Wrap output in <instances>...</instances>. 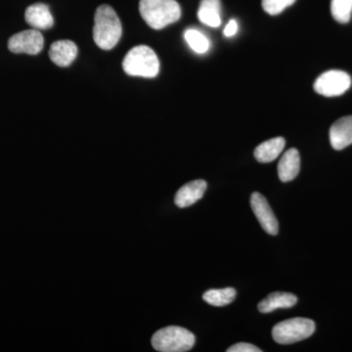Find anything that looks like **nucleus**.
I'll use <instances>...</instances> for the list:
<instances>
[{
	"instance_id": "nucleus-6",
	"label": "nucleus",
	"mask_w": 352,
	"mask_h": 352,
	"mask_svg": "<svg viewBox=\"0 0 352 352\" xmlns=\"http://www.w3.org/2000/svg\"><path fill=\"white\" fill-rule=\"evenodd\" d=\"M351 87V78L346 72L339 69L325 72L317 78L314 90L325 97L340 96Z\"/></svg>"
},
{
	"instance_id": "nucleus-3",
	"label": "nucleus",
	"mask_w": 352,
	"mask_h": 352,
	"mask_svg": "<svg viewBox=\"0 0 352 352\" xmlns=\"http://www.w3.org/2000/svg\"><path fill=\"white\" fill-rule=\"evenodd\" d=\"M124 73L131 76L156 78L160 71V62L156 53L146 45L132 48L122 61Z\"/></svg>"
},
{
	"instance_id": "nucleus-11",
	"label": "nucleus",
	"mask_w": 352,
	"mask_h": 352,
	"mask_svg": "<svg viewBox=\"0 0 352 352\" xmlns=\"http://www.w3.org/2000/svg\"><path fill=\"white\" fill-rule=\"evenodd\" d=\"M25 22L34 30H48L54 24L48 6L36 3L28 7L25 14Z\"/></svg>"
},
{
	"instance_id": "nucleus-14",
	"label": "nucleus",
	"mask_w": 352,
	"mask_h": 352,
	"mask_svg": "<svg viewBox=\"0 0 352 352\" xmlns=\"http://www.w3.org/2000/svg\"><path fill=\"white\" fill-rule=\"evenodd\" d=\"M298 298L291 293L275 292L266 296L258 303V308L261 314H270L278 308H291L295 307Z\"/></svg>"
},
{
	"instance_id": "nucleus-20",
	"label": "nucleus",
	"mask_w": 352,
	"mask_h": 352,
	"mask_svg": "<svg viewBox=\"0 0 352 352\" xmlns=\"http://www.w3.org/2000/svg\"><path fill=\"white\" fill-rule=\"evenodd\" d=\"M296 0H263V8L270 15H279L287 7L293 6Z\"/></svg>"
},
{
	"instance_id": "nucleus-22",
	"label": "nucleus",
	"mask_w": 352,
	"mask_h": 352,
	"mask_svg": "<svg viewBox=\"0 0 352 352\" xmlns=\"http://www.w3.org/2000/svg\"><path fill=\"white\" fill-rule=\"evenodd\" d=\"M238 31V23L236 20H230L228 24L226 25V29H224V36L226 38H231V36H235Z\"/></svg>"
},
{
	"instance_id": "nucleus-21",
	"label": "nucleus",
	"mask_w": 352,
	"mask_h": 352,
	"mask_svg": "<svg viewBox=\"0 0 352 352\" xmlns=\"http://www.w3.org/2000/svg\"><path fill=\"white\" fill-rule=\"evenodd\" d=\"M228 352H261V349L258 346L247 342H239V344H234L227 349Z\"/></svg>"
},
{
	"instance_id": "nucleus-16",
	"label": "nucleus",
	"mask_w": 352,
	"mask_h": 352,
	"mask_svg": "<svg viewBox=\"0 0 352 352\" xmlns=\"http://www.w3.org/2000/svg\"><path fill=\"white\" fill-rule=\"evenodd\" d=\"M198 18L208 27L217 28L221 25V2L220 0H201Z\"/></svg>"
},
{
	"instance_id": "nucleus-8",
	"label": "nucleus",
	"mask_w": 352,
	"mask_h": 352,
	"mask_svg": "<svg viewBox=\"0 0 352 352\" xmlns=\"http://www.w3.org/2000/svg\"><path fill=\"white\" fill-rule=\"evenodd\" d=\"M251 206L252 212L264 231L270 235H277L279 223L267 200L258 192H254L251 197Z\"/></svg>"
},
{
	"instance_id": "nucleus-5",
	"label": "nucleus",
	"mask_w": 352,
	"mask_h": 352,
	"mask_svg": "<svg viewBox=\"0 0 352 352\" xmlns=\"http://www.w3.org/2000/svg\"><path fill=\"white\" fill-rule=\"evenodd\" d=\"M315 323L311 319L296 317L276 324L272 329V337L280 344H291L311 337Z\"/></svg>"
},
{
	"instance_id": "nucleus-9",
	"label": "nucleus",
	"mask_w": 352,
	"mask_h": 352,
	"mask_svg": "<svg viewBox=\"0 0 352 352\" xmlns=\"http://www.w3.org/2000/svg\"><path fill=\"white\" fill-rule=\"evenodd\" d=\"M207 187V182L205 180H194V182L186 183L176 193L175 205L182 208L194 205L203 198Z\"/></svg>"
},
{
	"instance_id": "nucleus-12",
	"label": "nucleus",
	"mask_w": 352,
	"mask_h": 352,
	"mask_svg": "<svg viewBox=\"0 0 352 352\" xmlns=\"http://www.w3.org/2000/svg\"><path fill=\"white\" fill-rule=\"evenodd\" d=\"M78 55V46L72 41H58L51 44V61L59 67H68L75 61Z\"/></svg>"
},
{
	"instance_id": "nucleus-18",
	"label": "nucleus",
	"mask_w": 352,
	"mask_h": 352,
	"mask_svg": "<svg viewBox=\"0 0 352 352\" xmlns=\"http://www.w3.org/2000/svg\"><path fill=\"white\" fill-rule=\"evenodd\" d=\"M184 38L191 50L198 54H205L210 50V41L205 34L196 29H188L184 34Z\"/></svg>"
},
{
	"instance_id": "nucleus-7",
	"label": "nucleus",
	"mask_w": 352,
	"mask_h": 352,
	"mask_svg": "<svg viewBox=\"0 0 352 352\" xmlns=\"http://www.w3.org/2000/svg\"><path fill=\"white\" fill-rule=\"evenodd\" d=\"M44 39L38 30H28L18 32L8 41V48L11 52L20 54L36 55L43 50Z\"/></svg>"
},
{
	"instance_id": "nucleus-17",
	"label": "nucleus",
	"mask_w": 352,
	"mask_h": 352,
	"mask_svg": "<svg viewBox=\"0 0 352 352\" xmlns=\"http://www.w3.org/2000/svg\"><path fill=\"white\" fill-rule=\"evenodd\" d=\"M235 298L236 291L234 288L210 289L203 295L204 300L206 302L217 307L230 305Z\"/></svg>"
},
{
	"instance_id": "nucleus-2",
	"label": "nucleus",
	"mask_w": 352,
	"mask_h": 352,
	"mask_svg": "<svg viewBox=\"0 0 352 352\" xmlns=\"http://www.w3.org/2000/svg\"><path fill=\"white\" fill-rule=\"evenodd\" d=\"M139 12L149 27L162 30L180 19L182 8L175 0H140Z\"/></svg>"
},
{
	"instance_id": "nucleus-13",
	"label": "nucleus",
	"mask_w": 352,
	"mask_h": 352,
	"mask_svg": "<svg viewBox=\"0 0 352 352\" xmlns=\"http://www.w3.org/2000/svg\"><path fill=\"white\" fill-rule=\"evenodd\" d=\"M300 170V153L295 148L284 153L278 164V175L282 182H289L295 179Z\"/></svg>"
},
{
	"instance_id": "nucleus-15",
	"label": "nucleus",
	"mask_w": 352,
	"mask_h": 352,
	"mask_svg": "<svg viewBox=\"0 0 352 352\" xmlns=\"http://www.w3.org/2000/svg\"><path fill=\"white\" fill-rule=\"evenodd\" d=\"M286 141L283 138H275L261 143L254 150V157L259 163H271L283 152Z\"/></svg>"
},
{
	"instance_id": "nucleus-19",
	"label": "nucleus",
	"mask_w": 352,
	"mask_h": 352,
	"mask_svg": "<svg viewBox=\"0 0 352 352\" xmlns=\"http://www.w3.org/2000/svg\"><path fill=\"white\" fill-rule=\"evenodd\" d=\"M331 13L337 22L346 24L351 19L352 0H332Z\"/></svg>"
},
{
	"instance_id": "nucleus-10",
	"label": "nucleus",
	"mask_w": 352,
	"mask_h": 352,
	"mask_svg": "<svg viewBox=\"0 0 352 352\" xmlns=\"http://www.w3.org/2000/svg\"><path fill=\"white\" fill-rule=\"evenodd\" d=\"M330 142L337 151L352 144V116H347L333 122L330 129Z\"/></svg>"
},
{
	"instance_id": "nucleus-4",
	"label": "nucleus",
	"mask_w": 352,
	"mask_h": 352,
	"mask_svg": "<svg viewBox=\"0 0 352 352\" xmlns=\"http://www.w3.org/2000/svg\"><path fill=\"white\" fill-rule=\"evenodd\" d=\"M193 333L178 326H168L154 333L152 346L157 351L185 352L195 344Z\"/></svg>"
},
{
	"instance_id": "nucleus-1",
	"label": "nucleus",
	"mask_w": 352,
	"mask_h": 352,
	"mask_svg": "<svg viewBox=\"0 0 352 352\" xmlns=\"http://www.w3.org/2000/svg\"><path fill=\"white\" fill-rule=\"evenodd\" d=\"M122 34V23L112 7L99 6L95 12L94 39L103 50H111L119 43Z\"/></svg>"
}]
</instances>
